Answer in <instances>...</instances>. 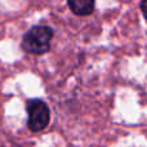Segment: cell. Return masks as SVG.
Segmentation results:
<instances>
[{
	"label": "cell",
	"instance_id": "cell-3",
	"mask_svg": "<svg viewBox=\"0 0 147 147\" xmlns=\"http://www.w3.org/2000/svg\"><path fill=\"white\" fill-rule=\"evenodd\" d=\"M67 3L76 16H88L94 9V0H67Z\"/></svg>",
	"mask_w": 147,
	"mask_h": 147
},
{
	"label": "cell",
	"instance_id": "cell-2",
	"mask_svg": "<svg viewBox=\"0 0 147 147\" xmlns=\"http://www.w3.org/2000/svg\"><path fill=\"white\" fill-rule=\"evenodd\" d=\"M27 125L32 132H40L49 124V109L40 99H31L27 103Z\"/></svg>",
	"mask_w": 147,
	"mask_h": 147
},
{
	"label": "cell",
	"instance_id": "cell-1",
	"mask_svg": "<svg viewBox=\"0 0 147 147\" xmlns=\"http://www.w3.org/2000/svg\"><path fill=\"white\" fill-rule=\"evenodd\" d=\"M53 31L48 26H34L23 36L22 48L31 54H43L51 49Z\"/></svg>",
	"mask_w": 147,
	"mask_h": 147
},
{
	"label": "cell",
	"instance_id": "cell-4",
	"mask_svg": "<svg viewBox=\"0 0 147 147\" xmlns=\"http://www.w3.org/2000/svg\"><path fill=\"white\" fill-rule=\"evenodd\" d=\"M141 9H142V13L147 21V0H142V3H141Z\"/></svg>",
	"mask_w": 147,
	"mask_h": 147
}]
</instances>
